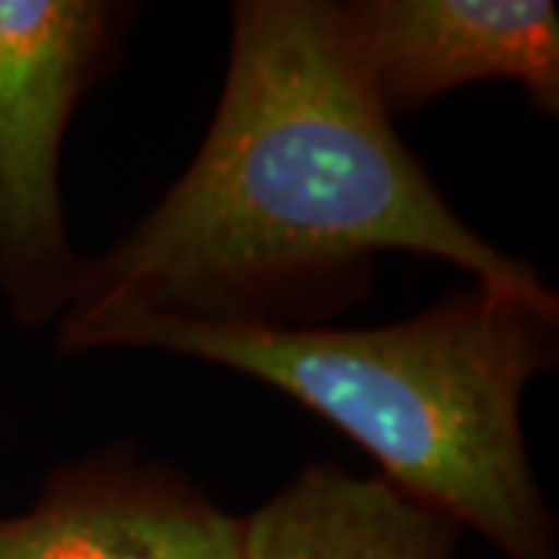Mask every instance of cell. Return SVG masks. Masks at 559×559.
Here are the masks:
<instances>
[{
	"mask_svg": "<svg viewBox=\"0 0 559 559\" xmlns=\"http://www.w3.org/2000/svg\"><path fill=\"white\" fill-rule=\"evenodd\" d=\"M237 540L240 516L128 444L62 463L32 510L0 520V559H234Z\"/></svg>",
	"mask_w": 559,
	"mask_h": 559,
	"instance_id": "5b68a950",
	"label": "cell"
},
{
	"mask_svg": "<svg viewBox=\"0 0 559 559\" xmlns=\"http://www.w3.org/2000/svg\"><path fill=\"white\" fill-rule=\"evenodd\" d=\"M463 525L385 476L311 460L240 520L234 559H454Z\"/></svg>",
	"mask_w": 559,
	"mask_h": 559,
	"instance_id": "8992f818",
	"label": "cell"
},
{
	"mask_svg": "<svg viewBox=\"0 0 559 559\" xmlns=\"http://www.w3.org/2000/svg\"><path fill=\"white\" fill-rule=\"evenodd\" d=\"M134 20L121 0H0V299L25 326L60 320L72 299L62 140Z\"/></svg>",
	"mask_w": 559,
	"mask_h": 559,
	"instance_id": "3957f363",
	"label": "cell"
},
{
	"mask_svg": "<svg viewBox=\"0 0 559 559\" xmlns=\"http://www.w3.org/2000/svg\"><path fill=\"white\" fill-rule=\"evenodd\" d=\"M345 35L392 119L476 81H516L559 112V10L550 0H340Z\"/></svg>",
	"mask_w": 559,
	"mask_h": 559,
	"instance_id": "277c9868",
	"label": "cell"
},
{
	"mask_svg": "<svg viewBox=\"0 0 559 559\" xmlns=\"http://www.w3.org/2000/svg\"><path fill=\"white\" fill-rule=\"evenodd\" d=\"M116 348L171 352L264 382L507 559H559L522 429L528 385L557 367V293L520 296L473 280L399 323L358 330L150 320Z\"/></svg>",
	"mask_w": 559,
	"mask_h": 559,
	"instance_id": "7a4b0ae2",
	"label": "cell"
},
{
	"mask_svg": "<svg viewBox=\"0 0 559 559\" xmlns=\"http://www.w3.org/2000/svg\"><path fill=\"white\" fill-rule=\"evenodd\" d=\"M382 252L554 293L441 197L360 72L340 0H240L197 156L128 234L81 261L60 352L116 348L150 320L323 326L367 296Z\"/></svg>",
	"mask_w": 559,
	"mask_h": 559,
	"instance_id": "6da1fadb",
	"label": "cell"
}]
</instances>
